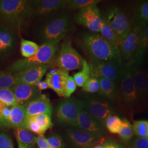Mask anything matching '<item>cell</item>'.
<instances>
[{"label": "cell", "mask_w": 148, "mask_h": 148, "mask_svg": "<svg viewBox=\"0 0 148 148\" xmlns=\"http://www.w3.org/2000/svg\"><path fill=\"white\" fill-rule=\"evenodd\" d=\"M79 41L90 60L108 61L121 58L119 49L108 42L99 32H82Z\"/></svg>", "instance_id": "obj_1"}, {"label": "cell", "mask_w": 148, "mask_h": 148, "mask_svg": "<svg viewBox=\"0 0 148 148\" xmlns=\"http://www.w3.org/2000/svg\"><path fill=\"white\" fill-rule=\"evenodd\" d=\"M34 15L32 1L0 0V18L13 27H19Z\"/></svg>", "instance_id": "obj_2"}, {"label": "cell", "mask_w": 148, "mask_h": 148, "mask_svg": "<svg viewBox=\"0 0 148 148\" xmlns=\"http://www.w3.org/2000/svg\"><path fill=\"white\" fill-rule=\"evenodd\" d=\"M133 72V65L126 66L118 85V101L123 110L131 116L137 111L139 108V102L134 84Z\"/></svg>", "instance_id": "obj_3"}, {"label": "cell", "mask_w": 148, "mask_h": 148, "mask_svg": "<svg viewBox=\"0 0 148 148\" xmlns=\"http://www.w3.org/2000/svg\"><path fill=\"white\" fill-rule=\"evenodd\" d=\"M59 43L45 42L39 47L36 53L28 58L20 59L14 62L8 68L10 73L16 74L32 67L48 65L55 58Z\"/></svg>", "instance_id": "obj_4"}, {"label": "cell", "mask_w": 148, "mask_h": 148, "mask_svg": "<svg viewBox=\"0 0 148 148\" xmlns=\"http://www.w3.org/2000/svg\"><path fill=\"white\" fill-rule=\"evenodd\" d=\"M103 18L122 42L132 27V14L121 6L113 5Z\"/></svg>", "instance_id": "obj_5"}, {"label": "cell", "mask_w": 148, "mask_h": 148, "mask_svg": "<svg viewBox=\"0 0 148 148\" xmlns=\"http://www.w3.org/2000/svg\"><path fill=\"white\" fill-rule=\"evenodd\" d=\"M69 14L60 13L47 21L40 29L39 36L43 42L59 43L70 29Z\"/></svg>", "instance_id": "obj_6"}, {"label": "cell", "mask_w": 148, "mask_h": 148, "mask_svg": "<svg viewBox=\"0 0 148 148\" xmlns=\"http://www.w3.org/2000/svg\"><path fill=\"white\" fill-rule=\"evenodd\" d=\"M90 77H103L119 84L125 65L121 58L108 61L90 60Z\"/></svg>", "instance_id": "obj_7"}, {"label": "cell", "mask_w": 148, "mask_h": 148, "mask_svg": "<svg viewBox=\"0 0 148 148\" xmlns=\"http://www.w3.org/2000/svg\"><path fill=\"white\" fill-rule=\"evenodd\" d=\"M82 101L85 110L97 121L106 127V119L115 113V108L111 101L100 95L87 96Z\"/></svg>", "instance_id": "obj_8"}, {"label": "cell", "mask_w": 148, "mask_h": 148, "mask_svg": "<svg viewBox=\"0 0 148 148\" xmlns=\"http://www.w3.org/2000/svg\"><path fill=\"white\" fill-rule=\"evenodd\" d=\"M82 106V100L75 98L62 101L56 111L57 121L60 124L76 127L77 118Z\"/></svg>", "instance_id": "obj_9"}, {"label": "cell", "mask_w": 148, "mask_h": 148, "mask_svg": "<svg viewBox=\"0 0 148 148\" xmlns=\"http://www.w3.org/2000/svg\"><path fill=\"white\" fill-rule=\"evenodd\" d=\"M84 59L74 48L70 41L63 43L56 63L59 70L69 73L70 71L82 68Z\"/></svg>", "instance_id": "obj_10"}, {"label": "cell", "mask_w": 148, "mask_h": 148, "mask_svg": "<svg viewBox=\"0 0 148 148\" xmlns=\"http://www.w3.org/2000/svg\"><path fill=\"white\" fill-rule=\"evenodd\" d=\"M144 29V27H133L119 46L120 55L125 66L132 65Z\"/></svg>", "instance_id": "obj_11"}, {"label": "cell", "mask_w": 148, "mask_h": 148, "mask_svg": "<svg viewBox=\"0 0 148 148\" xmlns=\"http://www.w3.org/2000/svg\"><path fill=\"white\" fill-rule=\"evenodd\" d=\"M75 20L76 23L86 27L90 32H100L102 17L97 5H90L80 10L76 13Z\"/></svg>", "instance_id": "obj_12"}, {"label": "cell", "mask_w": 148, "mask_h": 148, "mask_svg": "<svg viewBox=\"0 0 148 148\" xmlns=\"http://www.w3.org/2000/svg\"><path fill=\"white\" fill-rule=\"evenodd\" d=\"M76 128L102 138L106 134V127L91 116L82 107L80 109L76 120Z\"/></svg>", "instance_id": "obj_13"}, {"label": "cell", "mask_w": 148, "mask_h": 148, "mask_svg": "<svg viewBox=\"0 0 148 148\" xmlns=\"http://www.w3.org/2000/svg\"><path fill=\"white\" fill-rule=\"evenodd\" d=\"M66 136L74 148H92L98 140L101 139L79 128L68 130Z\"/></svg>", "instance_id": "obj_14"}, {"label": "cell", "mask_w": 148, "mask_h": 148, "mask_svg": "<svg viewBox=\"0 0 148 148\" xmlns=\"http://www.w3.org/2000/svg\"><path fill=\"white\" fill-rule=\"evenodd\" d=\"M18 104L25 106L39 96V91L35 85L17 83L11 88Z\"/></svg>", "instance_id": "obj_15"}, {"label": "cell", "mask_w": 148, "mask_h": 148, "mask_svg": "<svg viewBox=\"0 0 148 148\" xmlns=\"http://www.w3.org/2000/svg\"><path fill=\"white\" fill-rule=\"evenodd\" d=\"M25 106L27 117L43 114L51 116L53 111L51 101L45 95H39L25 105Z\"/></svg>", "instance_id": "obj_16"}, {"label": "cell", "mask_w": 148, "mask_h": 148, "mask_svg": "<svg viewBox=\"0 0 148 148\" xmlns=\"http://www.w3.org/2000/svg\"><path fill=\"white\" fill-rule=\"evenodd\" d=\"M67 0H40L32 1L34 15L43 17L54 12L64 8Z\"/></svg>", "instance_id": "obj_17"}, {"label": "cell", "mask_w": 148, "mask_h": 148, "mask_svg": "<svg viewBox=\"0 0 148 148\" xmlns=\"http://www.w3.org/2000/svg\"><path fill=\"white\" fill-rule=\"evenodd\" d=\"M133 76L139 102H144L148 98V72L139 66H133Z\"/></svg>", "instance_id": "obj_18"}, {"label": "cell", "mask_w": 148, "mask_h": 148, "mask_svg": "<svg viewBox=\"0 0 148 148\" xmlns=\"http://www.w3.org/2000/svg\"><path fill=\"white\" fill-rule=\"evenodd\" d=\"M48 68V65H40L26 69L17 74L16 76L17 83L35 85L40 81Z\"/></svg>", "instance_id": "obj_19"}, {"label": "cell", "mask_w": 148, "mask_h": 148, "mask_svg": "<svg viewBox=\"0 0 148 148\" xmlns=\"http://www.w3.org/2000/svg\"><path fill=\"white\" fill-rule=\"evenodd\" d=\"M69 73L59 69H51L47 74L46 81L49 88L54 90L59 97H65L64 88Z\"/></svg>", "instance_id": "obj_20"}, {"label": "cell", "mask_w": 148, "mask_h": 148, "mask_svg": "<svg viewBox=\"0 0 148 148\" xmlns=\"http://www.w3.org/2000/svg\"><path fill=\"white\" fill-rule=\"evenodd\" d=\"M16 37L8 27L0 25V57L10 54L14 49Z\"/></svg>", "instance_id": "obj_21"}, {"label": "cell", "mask_w": 148, "mask_h": 148, "mask_svg": "<svg viewBox=\"0 0 148 148\" xmlns=\"http://www.w3.org/2000/svg\"><path fill=\"white\" fill-rule=\"evenodd\" d=\"M98 79L100 82V89L98 92L99 95L111 102L118 101V85L105 78L100 77Z\"/></svg>", "instance_id": "obj_22"}, {"label": "cell", "mask_w": 148, "mask_h": 148, "mask_svg": "<svg viewBox=\"0 0 148 148\" xmlns=\"http://www.w3.org/2000/svg\"><path fill=\"white\" fill-rule=\"evenodd\" d=\"M148 25V0L138 3L132 13L133 27Z\"/></svg>", "instance_id": "obj_23"}, {"label": "cell", "mask_w": 148, "mask_h": 148, "mask_svg": "<svg viewBox=\"0 0 148 148\" xmlns=\"http://www.w3.org/2000/svg\"><path fill=\"white\" fill-rule=\"evenodd\" d=\"M27 116L25 106L16 105L11 107V112L8 120L11 127L25 128Z\"/></svg>", "instance_id": "obj_24"}, {"label": "cell", "mask_w": 148, "mask_h": 148, "mask_svg": "<svg viewBox=\"0 0 148 148\" xmlns=\"http://www.w3.org/2000/svg\"><path fill=\"white\" fill-rule=\"evenodd\" d=\"M148 49V25L145 27L140 35L137 50L132 65L139 67L142 63Z\"/></svg>", "instance_id": "obj_25"}, {"label": "cell", "mask_w": 148, "mask_h": 148, "mask_svg": "<svg viewBox=\"0 0 148 148\" xmlns=\"http://www.w3.org/2000/svg\"><path fill=\"white\" fill-rule=\"evenodd\" d=\"M14 134L17 142H19L27 148H34L36 143V138L29 130L24 128H16Z\"/></svg>", "instance_id": "obj_26"}, {"label": "cell", "mask_w": 148, "mask_h": 148, "mask_svg": "<svg viewBox=\"0 0 148 148\" xmlns=\"http://www.w3.org/2000/svg\"><path fill=\"white\" fill-rule=\"evenodd\" d=\"M99 34L108 42L110 43L112 45L119 49V46L121 42L117 36L116 34L115 33V32L113 31V30L106 23L103 17H102L101 25Z\"/></svg>", "instance_id": "obj_27"}, {"label": "cell", "mask_w": 148, "mask_h": 148, "mask_svg": "<svg viewBox=\"0 0 148 148\" xmlns=\"http://www.w3.org/2000/svg\"><path fill=\"white\" fill-rule=\"evenodd\" d=\"M39 47L36 43L21 38V56L24 58H30L36 53Z\"/></svg>", "instance_id": "obj_28"}, {"label": "cell", "mask_w": 148, "mask_h": 148, "mask_svg": "<svg viewBox=\"0 0 148 148\" xmlns=\"http://www.w3.org/2000/svg\"><path fill=\"white\" fill-rule=\"evenodd\" d=\"M81 70L74 74L73 78L75 81L77 86L82 87L85 82L90 77V70L89 64L87 60H84Z\"/></svg>", "instance_id": "obj_29"}, {"label": "cell", "mask_w": 148, "mask_h": 148, "mask_svg": "<svg viewBox=\"0 0 148 148\" xmlns=\"http://www.w3.org/2000/svg\"><path fill=\"white\" fill-rule=\"evenodd\" d=\"M101 2L100 0H67L65 8L73 10H80L88 6L97 5Z\"/></svg>", "instance_id": "obj_30"}, {"label": "cell", "mask_w": 148, "mask_h": 148, "mask_svg": "<svg viewBox=\"0 0 148 148\" xmlns=\"http://www.w3.org/2000/svg\"><path fill=\"white\" fill-rule=\"evenodd\" d=\"M122 120L121 127L119 132V136L122 141L125 143L129 142L132 139L134 135V131L132 125L126 119Z\"/></svg>", "instance_id": "obj_31"}, {"label": "cell", "mask_w": 148, "mask_h": 148, "mask_svg": "<svg viewBox=\"0 0 148 148\" xmlns=\"http://www.w3.org/2000/svg\"><path fill=\"white\" fill-rule=\"evenodd\" d=\"M0 102L8 107L19 104L11 88L0 90Z\"/></svg>", "instance_id": "obj_32"}, {"label": "cell", "mask_w": 148, "mask_h": 148, "mask_svg": "<svg viewBox=\"0 0 148 148\" xmlns=\"http://www.w3.org/2000/svg\"><path fill=\"white\" fill-rule=\"evenodd\" d=\"M122 120L115 115H111L108 117L106 121L105 126L112 134H118L121 127Z\"/></svg>", "instance_id": "obj_33"}, {"label": "cell", "mask_w": 148, "mask_h": 148, "mask_svg": "<svg viewBox=\"0 0 148 148\" xmlns=\"http://www.w3.org/2000/svg\"><path fill=\"white\" fill-rule=\"evenodd\" d=\"M17 84L16 76L10 72L0 71V90L11 88Z\"/></svg>", "instance_id": "obj_34"}, {"label": "cell", "mask_w": 148, "mask_h": 148, "mask_svg": "<svg viewBox=\"0 0 148 148\" xmlns=\"http://www.w3.org/2000/svg\"><path fill=\"white\" fill-rule=\"evenodd\" d=\"M134 134L138 137L148 139V121L138 120L133 122L132 125Z\"/></svg>", "instance_id": "obj_35"}, {"label": "cell", "mask_w": 148, "mask_h": 148, "mask_svg": "<svg viewBox=\"0 0 148 148\" xmlns=\"http://www.w3.org/2000/svg\"><path fill=\"white\" fill-rule=\"evenodd\" d=\"M51 116L48 114H43L29 117L42 129L43 131L46 132L48 129L53 126Z\"/></svg>", "instance_id": "obj_36"}, {"label": "cell", "mask_w": 148, "mask_h": 148, "mask_svg": "<svg viewBox=\"0 0 148 148\" xmlns=\"http://www.w3.org/2000/svg\"><path fill=\"white\" fill-rule=\"evenodd\" d=\"M100 89V82L99 79L95 77H90L82 86L83 90L89 93L98 92Z\"/></svg>", "instance_id": "obj_37"}, {"label": "cell", "mask_w": 148, "mask_h": 148, "mask_svg": "<svg viewBox=\"0 0 148 148\" xmlns=\"http://www.w3.org/2000/svg\"><path fill=\"white\" fill-rule=\"evenodd\" d=\"M25 129L37 134L39 136H44V134L45 133L42 129L35 122L33 121L30 117H27Z\"/></svg>", "instance_id": "obj_38"}, {"label": "cell", "mask_w": 148, "mask_h": 148, "mask_svg": "<svg viewBox=\"0 0 148 148\" xmlns=\"http://www.w3.org/2000/svg\"><path fill=\"white\" fill-rule=\"evenodd\" d=\"M48 144L52 148H64L65 144L62 138L58 134H53L46 139Z\"/></svg>", "instance_id": "obj_39"}, {"label": "cell", "mask_w": 148, "mask_h": 148, "mask_svg": "<svg viewBox=\"0 0 148 148\" xmlns=\"http://www.w3.org/2000/svg\"><path fill=\"white\" fill-rule=\"evenodd\" d=\"M77 85L75 83L73 76H69L66 79L65 88H64V95L65 97L69 98L71 95L74 93L76 89Z\"/></svg>", "instance_id": "obj_40"}, {"label": "cell", "mask_w": 148, "mask_h": 148, "mask_svg": "<svg viewBox=\"0 0 148 148\" xmlns=\"http://www.w3.org/2000/svg\"><path fill=\"white\" fill-rule=\"evenodd\" d=\"M128 148H148V139L144 138L136 137L129 142Z\"/></svg>", "instance_id": "obj_41"}, {"label": "cell", "mask_w": 148, "mask_h": 148, "mask_svg": "<svg viewBox=\"0 0 148 148\" xmlns=\"http://www.w3.org/2000/svg\"><path fill=\"white\" fill-rule=\"evenodd\" d=\"M0 148H14L10 136L2 132H0Z\"/></svg>", "instance_id": "obj_42"}, {"label": "cell", "mask_w": 148, "mask_h": 148, "mask_svg": "<svg viewBox=\"0 0 148 148\" xmlns=\"http://www.w3.org/2000/svg\"><path fill=\"white\" fill-rule=\"evenodd\" d=\"M104 144L105 148H125L124 145L121 143H117L112 140H108L104 141Z\"/></svg>", "instance_id": "obj_43"}, {"label": "cell", "mask_w": 148, "mask_h": 148, "mask_svg": "<svg viewBox=\"0 0 148 148\" xmlns=\"http://www.w3.org/2000/svg\"><path fill=\"white\" fill-rule=\"evenodd\" d=\"M36 144L39 148H52L48 144L44 136H38L36 138Z\"/></svg>", "instance_id": "obj_44"}, {"label": "cell", "mask_w": 148, "mask_h": 148, "mask_svg": "<svg viewBox=\"0 0 148 148\" xmlns=\"http://www.w3.org/2000/svg\"><path fill=\"white\" fill-rule=\"evenodd\" d=\"M35 86L36 87L38 91H42L43 90H47L48 88H49V86L46 80H44V81L41 80L40 81L37 82Z\"/></svg>", "instance_id": "obj_45"}, {"label": "cell", "mask_w": 148, "mask_h": 148, "mask_svg": "<svg viewBox=\"0 0 148 148\" xmlns=\"http://www.w3.org/2000/svg\"><path fill=\"white\" fill-rule=\"evenodd\" d=\"M10 127L11 126L9 123L3 119V117L1 115V114L0 112V127L7 128Z\"/></svg>", "instance_id": "obj_46"}, {"label": "cell", "mask_w": 148, "mask_h": 148, "mask_svg": "<svg viewBox=\"0 0 148 148\" xmlns=\"http://www.w3.org/2000/svg\"><path fill=\"white\" fill-rule=\"evenodd\" d=\"M104 142V140H103V142H101V144H98L95 145L92 147V148H105Z\"/></svg>", "instance_id": "obj_47"}, {"label": "cell", "mask_w": 148, "mask_h": 148, "mask_svg": "<svg viewBox=\"0 0 148 148\" xmlns=\"http://www.w3.org/2000/svg\"><path fill=\"white\" fill-rule=\"evenodd\" d=\"M18 148H27L25 146L23 145V144H21V143L19 142H18Z\"/></svg>", "instance_id": "obj_48"}, {"label": "cell", "mask_w": 148, "mask_h": 148, "mask_svg": "<svg viewBox=\"0 0 148 148\" xmlns=\"http://www.w3.org/2000/svg\"><path fill=\"white\" fill-rule=\"evenodd\" d=\"M148 51H147V52H148Z\"/></svg>", "instance_id": "obj_49"}]
</instances>
